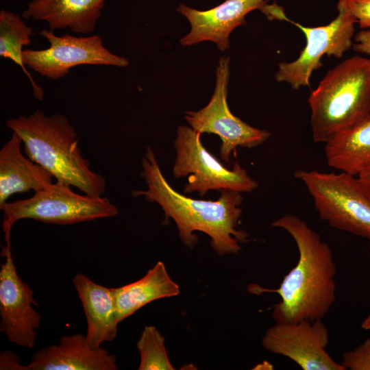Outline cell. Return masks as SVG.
<instances>
[{"label":"cell","instance_id":"1","mask_svg":"<svg viewBox=\"0 0 370 370\" xmlns=\"http://www.w3.org/2000/svg\"><path fill=\"white\" fill-rule=\"evenodd\" d=\"M271 226L283 229L293 238L299 253L297 263L284 276L278 288L251 284L248 292L258 295L275 293L280 296L281 301L272 312L275 323L323 319L336 301V267L330 247L295 215L285 214Z\"/></svg>","mask_w":370,"mask_h":370},{"label":"cell","instance_id":"2","mask_svg":"<svg viewBox=\"0 0 370 370\" xmlns=\"http://www.w3.org/2000/svg\"><path fill=\"white\" fill-rule=\"evenodd\" d=\"M141 165L140 175L147 188L133 190L132 196H143L146 201L157 203L164 211L166 221L171 218L175 221L186 246L193 248L198 241L194 232H201L210 238V246L219 256L241 251V244L249 237L238 228L242 214L241 193L221 190L220 197L212 201L193 199L177 192L165 179L149 146L145 147Z\"/></svg>","mask_w":370,"mask_h":370},{"label":"cell","instance_id":"3","mask_svg":"<svg viewBox=\"0 0 370 370\" xmlns=\"http://www.w3.org/2000/svg\"><path fill=\"white\" fill-rule=\"evenodd\" d=\"M6 125L22 140L27 158L57 181L75 186L86 195L102 197L106 180L90 169V162L78 147L76 130L65 116H47L38 110L29 116L10 119Z\"/></svg>","mask_w":370,"mask_h":370},{"label":"cell","instance_id":"4","mask_svg":"<svg viewBox=\"0 0 370 370\" xmlns=\"http://www.w3.org/2000/svg\"><path fill=\"white\" fill-rule=\"evenodd\" d=\"M314 143H326L370 115V58L354 56L327 72L308 98Z\"/></svg>","mask_w":370,"mask_h":370},{"label":"cell","instance_id":"5","mask_svg":"<svg viewBox=\"0 0 370 370\" xmlns=\"http://www.w3.org/2000/svg\"><path fill=\"white\" fill-rule=\"evenodd\" d=\"M71 186L56 181L29 198L4 204L0 209L3 211L1 225L5 247H11L12 228L21 219L64 225L112 217L119 214L117 207L108 197L79 195Z\"/></svg>","mask_w":370,"mask_h":370},{"label":"cell","instance_id":"6","mask_svg":"<svg viewBox=\"0 0 370 370\" xmlns=\"http://www.w3.org/2000/svg\"><path fill=\"white\" fill-rule=\"evenodd\" d=\"M294 175L307 188L321 220L370 240V194L357 176L303 169Z\"/></svg>","mask_w":370,"mask_h":370},{"label":"cell","instance_id":"7","mask_svg":"<svg viewBox=\"0 0 370 370\" xmlns=\"http://www.w3.org/2000/svg\"><path fill=\"white\" fill-rule=\"evenodd\" d=\"M201 134L190 127H177L173 175L176 178L188 176L184 193L197 192L203 197L211 190L249 193L258 188V183L238 163L232 169L225 167L204 147Z\"/></svg>","mask_w":370,"mask_h":370},{"label":"cell","instance_id":"8","mask_svg":"<svg viewBox=\"0 0 370 370\" xmlns=\"http://www.w3.org/2000/svg\"><path fill=\"white\" fill-rule=\"evenodd\" d=\"M337 9V16L329 24L314 27H304L284 14L282 20L291 22L300 29L306 43L295 60L279 64L275 75L278 82L287 83L294 90L308 86L312 73L322 66L323 56L339 58L352 47L357 20L351 12L347 0H338Z\"/></svg>","mask_w":370,"mask_h":370},{"label":"cell","instance_id":"9","mask_svg":"<svg viewBox=\"0 0 370 370\" xmlns=\"http://www.w3.org/2000/svg\"><path fill=\"white\" fill-rule=\"evenodd\" d=\"M229 76L230 58L223 56L218 61L215 88L210 101L199 110L186 111L184 116L194 130L219 136L220 156L226 162L237 147L251 148L271 136L269 131L254 127L232 113L227 101Z\"/></svg>","mask_w":370,"mask_h":370},{"label":"cell","instance_id":"10","mask_svg":"<svg viewBox=\"0 0 370 370\" xmlns=\"http://www.w3.org/2000/svg\"><path fill=\"white\" fill-rule=\"evenodd\" d=\"M40 34L50 46L42 50L25 49L23 60L25 65L49 79L62 78L71 68L82 64L119 67L129 64L125 58L106 48L98 35L78 37L65 34L58 36L50 29H42Z\"/></svg>","mask_w":370,"mask_h":370},{"label":"cell","instance_id":"11","mask_svg":"<svg viewBox=\"0 0 370 370\" xmlns=\"http://www.w3.org/2000/svg\"><path fill=\"white\" fill-rule=\"evenodd\" d=\"M261 343L267 351L288 358L303 370H346L326 351L329 330L322 319L275 323Z\"/></svg>","mask_w":370,"mask_h":370},{"label":"cell","instance_id":"12","mask_svg":"<svg viewBox=\"0 0 370 370\" xmlns=\"http://www.w3.org/2000/svg\"><path fill=\"white\" fill-rule=\"evenodd\" d=\"M5 261L0 265V331L8 341L24 348H33L37 339L41 314L34 291L18 275L11 248L2 247Z\"/></svg>","mask_w":370,"mask_h":370},{"label":"cell","instance_id":"13","mask_svg":"<svg viewBox=\"0 0 370 370\" xmlns=\"http://www.w3.org/2000/svg\"><path fill=\"white\" fill-rule=\"evenodd\" d=\"M267 0H225L207 10H198L181 3L177 10L189 22V32L180 38L183 46H191L203 41L216 44L221 51L230 47L229 38L237 27L245 25V16L250 12L262 8Z\"/></svg>","mask_w":370,"mask_h":370},{"label":"cell","instance_id":"14","mask_svg":"<svg viewBox=\"0 0 370 370\" xmlns=\"http://www.w3.org/2000/svg\"><path fill=\"white\" fill-rule=\"evenodd\" d=\"M116 358L103 347L92 348L81 333L62 336L58 344L36 352L27 370H116Z\"/></svg>","mask_w":370,"mask_h":370},{"label":"cell","instance_id":"15","mask_svg":"<svg viewBox=\"0 0 370 370\" xmlns=\"http://www.w3.org/2000/svg\"><path fill=\"white\" fill-rule=\"evenodd\" d=\"M86 316V338L92 348L101 347L105 342L114 340L119 323L115 313L112 288L95 282L79 273L73 279Z\"/></svg>","mask_w":370,"mask_h":370},{"label":"cell","instance_id":"16","mask_svg":"<svg viewBox=\"0 0 370 370\" xmlns=\"http://www.w3.org/2000/svg\"><path fill=\"white\" fill-rule=\"evenodd\" d=\"M22 144L12 132L0 150V208L13 194L30 190L36 193L53 183L52 174L23 154Z\"/></svg>","mask_w":370,"mask_h":370},{"label":"cell","instance_id":"17","mask_svg":"<svg viewBox=\"0 0 370 370\" xmlns=\"http://www.w3.org/2000/svg\"><path fill=\"white\" fill-rule=\"evenodd\" d=\"M105 0H32L22 12L24 18L43 21L49 29L66 27L76 34L94 31Z\"/></svg>","mask_w":370,"mask_h":370},{"label":"cell","instance_id":"18","mask_svg":"<svg viewBox=\"0 0 370 370\" xmlns=\"http://www.w3.org/2000/svg\"><path fill=\"white\" fill-rule=\"evenodd\" d=\"M116 317L121 322L138 310L156 299L176 296L180 287L159 261L138 280L112 288Z\"/></svg>","mask_w":370,"mask_h":370},{"label":"cell","instance_id":"19","mask_svg":"<svg viewBox=\"0 0 370 370\" xmlns=\"http://www.w3.org/2000/svg\"><path fill=\"white\" fill-rule=\"evenodd\" d=\"M328 164L357 176L370 166V115L332 138L325 145Z\"/></svg>","mask_w":370,"mask_h":370},{"label":"cell","instance_id":"20","mask_svg":"<svg viewBox=\"0 0 370 370\" xmlns=\"http://www.w3.org/2000/svg\"><path fill=\"white\" fill-rule=\"evenodd\" d=\"M32 28L16 14L1 10L0 12V56L12 60L21 66L28 77L33 88L34 97L39 101L44 97V91L33 79L25 69L23 60V46L32 43Z\"/></svg>","mask_w":370,"mask_h":370},{"label":"cell","instance_id":"21","mask_svg":"<svg viewBox=\"0 0 370 370\" xmlns=\"http://www.w3.org/2000/svg\"><path fill=\"white\" fill-rule=\"evenodd\" d=\"M140 354L139 370H173L164 338L153 325L145 326L136 343Z\"/></svg>","mask_w":370,"mask_h":370},{"label":"cell","instance_id":"22","mask_svg":"<svg viewBox=\"0 0 370 370\" xmlns=\"http://www.w3.org/2000/svg\"><path fill=\"white\" fill-rule=\"evenodd\" d=\"M341 363L346 370H370V337L354 349L345 352Z\"/></svg>","mask_w":370,"mask_h":370},{"label":"cell","instance_id":"23","mask_svg":"<svg viewBox=\"0 0 370 370\" xmlns=\"http://www.w3.org/2000/svg\"><path fill=\"white\" fill-rule=\"evenodd\" d=\"M347 3L359 27L370 29V0H347Z\"/></svg>","mask_w":370,"mask_h":370},{"label":"cell","instance_id":"24","mask_svg":"<svg viewBox=\"0 0 370 370\" xmlns=\"http://www.w3.org/2000/svg\"><path fill=\"white\" fill-rule=\"evenodd\" d=\"M19 357L11 350L2 351L0 354L1 370H27V365L21 364Z\"/></svg>","mask_w":370,"mask_h":370},{"label":"cell","instance_id":"25","mask_svg":"<svg viewBox=\"0 0 370 370\" xmlns=\"http://www.w3.org/2000/svg\"><path fill=\"white\" fill-rule=\"evenodd\" d=\"M353 49L358 53L370 56V29H363L358 32L354 38Z\"/></svg>","mask_w":370,"mask_h":370},{"label":"cell","instance_id":"26","mask_svg":"<svg viewBox=\"0 0 370 370\" xmlns=\"http://www.w3.org/2000/svg\"><path fill=\"white\" fill-rule=\"evenodd\" d=\"M357 177L370 194V166L362 171Z\"/></svg>","mask_w":370,"mask_h":370},{"label":"cell","instance_id":"27","mask_svg":"<svg viewBox=\"0 0 370 370\" xmlns=\"http://www.w3.org/2000/svg\"><path fill=\"white\" fill-rule=\"evenodd\" d=\"M361 328L366 330H370V314L361 323Z\"/></svg>","mask_w":370,"mask_h":370}]
</instances>
